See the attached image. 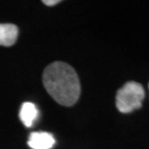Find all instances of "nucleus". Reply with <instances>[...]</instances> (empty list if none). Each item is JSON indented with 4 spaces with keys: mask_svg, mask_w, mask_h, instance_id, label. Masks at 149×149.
<instances>
[{
    "mask_svg": "<svg viewBox=\"0 0 149 149\" xmlns=\"http://www.w3.org/2000/svg\"><path fill=\"white\" fill-rule=\"evenodd\" d=\"M144 89L141 83L128 81L116 93V108L122 113H129L141 107Z\"/></svg>",
    "mask_w": 149,
    "mask_h": 149,
    "instance_id": "f03ea898",
    "label": "nucleus"
},
{
    "mask_svg": "<svg viewBox=\"0 0 149 149\" xmlns=\"http://www.w3.org/2000/svg\"><path fill=\"white\" fill-rule=\"evenodd\" d=\"M38 116V109L32 103H23L19 111V118L25 127H31Z\"/></svg>",
    "mask_w": 149,
    "mask_h": 149,
    "instance_id": "39448f33",
    "label": "nucleus"
},
{
    "mask_svg": "<svg viewBox=\"0 0 149 149\" xmlns=\"http://www.w3.org/2000/svg\"><path fill=\"white\" fill-rule=\"evenodd\" d=\"M19 28L12 23H0V46L10 47L16 43Z\"/></svg>",
    "mask_w": 149,
    "mask_h": 149,
    "instance_id": "20e7f679",
    "label": "nucleus"
},
{
    "mask_svg": "<svg viewBox=\"0 0 149 149\" xmlns=\"http://www.w3.org/2000/svg\"><path fill=\"white\" fill-rule=\"evenodd\" d=\"M55 139L52 134L47 132H33L29 135L28 145L32 149H52Z\"/></svg>",
    "mask_w": 149,
    "mask_h": 149,
    "instance_id": "7ed1b4c3",
    "label": "nucleus"
},
{
    "mask_svg": "<svg viewBox=\"0 0 149 149\" xmlns=\"http://www.w3.org/2000/svg\"><path fill=\"white\" fill-rule=\"evenodd\" d=\"M43 83L47 93L62 106L71 107L79 100V79L69 64L60 61L49 64L44 71Z\"/></svg>",
    "mask_w": 149,
    "mask_h": 149,
    "instance_id": "f257e3e1",
    "label": "nucleus"
},
{
    "mask_svg": "<svg viewBox=\"0 0 149 149\" xmlns=\"http://www.w3.org/2000/svg\"><path fill=\"white\" fill-rule=\"evenodd\" d=\"M59 2H60L59 0H45V1H43L44 4H46V5H47V6L56 5V4H58Z\"/></svg>",
    "mask_w": 149,
    "mask_h": 149,
    "instance_id": "423d86ee",
    "label": "nucleus"
}]
</instances>
